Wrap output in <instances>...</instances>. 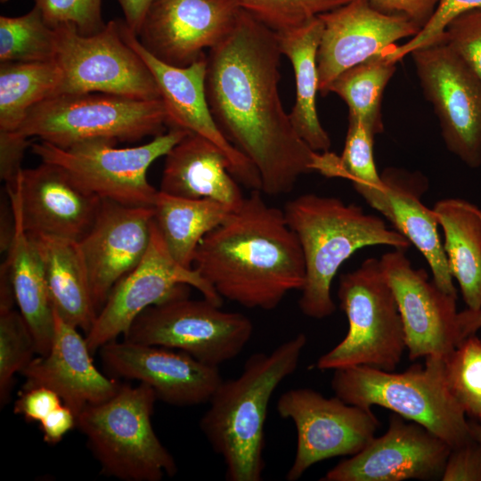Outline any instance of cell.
Listing matches in <instances>:
<instances>
[{"label":"cell","mask_w":481,"mask_h":481,"mask_svg":"<svg viewBox=\"0 0 481 481\" xmlns=\"http://www.w3.org/2000/svg\"><path fill=\"white\" fill-rule=\"evenodd\" d=\"M281 53L274 30L242 10L231 33L207 54L206 95L226 139L258 171L261 192H290L317 156L298 135L278 85Z\"/></svg>","instance_id":"cell-1"},{"label":"cell","mask_w":481,"mask_h":481,"mask_svg":"<svg viewBox=\"0 0 481 481\" xmlns=\"http://www.w3.org/2000/svg\"><path fill=\"white\" fill-rule=\"evenodd\" d=\"M253 190L200 242L193 268L222 298L273 310L305 282L303 251L283 210Z\"/></svg>","instance_id":"cell-2"},{"label":"cell","mask_w":481,"mask_h":481,"mask_svg":"<svg viewBox=\"0 0 481 481\" xmlns=\"http://www.w3.org/2000/svg\"><path fill=\"white\" fill-rule=\"evenodd\" d=\"M306 342V336L299 333L269 354H252L241 373L223 379L210 398L200 428L222 457L228 480H262L269 402L280 384L297 370Z\"/></svg>","instance_id":"cell-3"},{"label":"cell","mask_w":481,"mask_h":481,"mask_svg":"<svg viewBox=\"0 0 481 481\" xmlns=\"http://www.w3.org/2000/svg\"><path fill=\"white\" fill-rule=\"evenodd\" d=\"M283 212L303 251L306 276L298 306L311 318L323 319L335 312L332 280L356 250L372 245L405 250L411 244L381 218L336 197L303 194L287 202Z\"/></svg>","instance_id":"cell-4"},{"label":"cell","mask_w":481,"mask_h":481,"mask_svg":"<svg viewBox=\"0 0 481 481\" xmlns=\"http://www.w3.org/2000/svg\"><path fill=\"white\" fill-rule=\"evenodd\" d=\"M157 401L149 386L122 382L112 397L77 415L76 428L103 475L122 481H160L177 473L175 458L151 423Z\"/></svg>","instance_id":"cell-5"},{"label":"cell","mask_w":481,"mask_h":481,"mask_svg":"<svg viewBox=\"0 0 481 481\" xmlns=\"http://www.w3.org/2000/svg\"><path fill=\"white\" fill-rule=\"evenodd\" d=\"M331 388L346 404L391 410L440 437L451 448L473 437L465 413L448 390L444 359L428 356L399 373L368 365L333 370Z\"/></svg>","instance_id":"cell-6"},{"label":"cell","mask_w":481,"mask_h":481,"mask_svg":"<svg viewBox=\"0 0 481 481\" xmlns=\"http://www.w3.org/2000/svg\"><path fill=\"white\" fill-rule=\"evenodd\" d=\"M338 298L348 331L316 363L321 371L368 365L393 371L406 347L402 318L380 259L367 258L340 275Z\"/></svg>","instance_id":"cell-7"},{"label":"cell","mask_w":481,"mask_h":481,"mask_svg":"<svg viewBox=\"0 0 481 481\" xmlns=\"http://www.w3.org/2000/svg\"><path fill=\"white\" fill-rule=\"evenodd\" d=\"M166 125L161 99L84 93L58 94L38 103L17 132L66 148L93 139L134 143L163 134Z\"/></svg>","instance_id":"cell-8"},{"label":"cell","mask_w":481,"mask_h":481,"mask_svg":"<svg viewBox=\"0 0 481 481\" xmlns=\"http://www.w3.org/2000/svg\"><path fill=\"white\" fill-rule=\"evenodd\" d=\"M188 133L170 127L146 143L127 148H118V143L109 139L83 141L66 148L40 140L30 148L41 162L61 167L77 185L102 200L153 207L159 191L148 181V169Z\"/></svg>","instance_id":"cell-9"},{"label":"cell","mask_w":481,"mask_h":481,"mask_svg":"<svg viewBox=\"0 0 481 481\" xmlns=\"http://www.w3.org/2000/svg\"><path fill=\"white\" fill-rule=\"evenodd\" d=\"M252 333L246 315L221 310L204 298L192 299L185 289L143 310L123 336L126 341L183 351L219 367L242 352Z\"/></svg>","instance_id":"cell-10"},{"label":"cell","mask_w":481,"mask_h":481,"mask_svg":"<svg viewBox=\"0 0 481 481\" xmlns=\"http://www.w3.org/2000/svg\"><path fill=\"white\" fill-rule=\"evenodd\" d=\"M55 61L61 71L56 95L102 93L137 100H158L154 77L141 57L126 44L121 20L108 21L92 35L71 24L54 28Z\"/></svg>","instance_id":"cell-11"},{"label":"cell","mask_w":481,"mask_h":481,"mask_svg":"<svg viewBox=\"0 0 481 481\" xmlns=\"http://www.w3.org/2000/svg\"><path fill=\"white\" fill-rule=\"evenodd\" d=\"M277 412L297 431L294 461L286 480L297 481L314 464L338 456H352L375 437L379 421L371 408L325 397L310 388H292L278 399Z\"/></svg>","instance_id":"cell-12"},{"label":"cell","mask_w":481,"mask_h":481,"mask_svg":"<svg viewBox=\"0 0 481 481\" xmlns=\"http://www.w3.org/2000/svg\"><path fill=\"white\" fill-rule=\"evenodd\" d=\"M187 286L221 306L223 298L200 273L193 267L183 266L171 257L153 218L151 242L143 258L115 284L85 336L92 355L124 335L143 310Z\"/></svg>","instance_id":"cell-13"},{"label":"cell","mask_w":481,"mask_h":481,"mask_svg":"<svg viewBox=\"0 0 481 481\" xmlns=\"http://www.w3.org/2000/svg\"><path fill=\"white\" fill-rule=\"evenodd\" d=\"M410 54L446 148L469 167H479L481 81L444 37Z\"/></svg>","instance_id":"cell-14"},{"label":"cell","mask_w":481,"mask_h":481,"mask_svg":"<svg viewBox=\"0 0 481 481\" xmlns=\"http://www.w3.org/2000/svg\"><path fill=\"white\" fill-rule=\"evenodd\" d=\"M380 263L398 306L409 358L445 359L461 341L457 296L439 289L424 269L414 268L403 249L383 254Z\"/></svg>","instance_id":"cell-15"},{"label":"cell","mask_w":481,"mask_h":481,"mask_svg":"<svg viewBox=\"0 0 481 481\" xmlns=\"http://www.w3.org/2000/svg\"><path fill=\"white\" fill-rule=\"evenodd\" d=\"M242 10L238 0H153L137 37L161 61L187 67L231 33Z\"/></svg>","instance_id":"cell-16"},{"label":"cell","mask_w":481,"mask_h":481,"mask_svg":"<svg viewBox=\"0 0 481 481\" xmlns=\"http://www.w3.org/2000/svg\"><path fill=\"white\" fill-rule=\"evenodd\" d=\"M126 44L141 57L155 79L167 114V126L200 135L216 144L227 157L231 173L240 183L261 190L258 171L251 161L223 135L206 95L207 54L187 67L165 63L140 43L137 36L121 20Z\"/></svg>","instance_id":"cell-17"},{"label":"cell","mask_w":481,"mask_h":481,"mask_svg":"<svg viewBox=\"0 0 481 481\" xmlns=\"http://www.w3.org/2000/svg\"><path fill=\"white\" fill-rule=\"evenodd\" d=\"M99 353L104 369L113 378L143 383L152 388L158 400L173 406L208 403L223 380L218 367L165 346L115 339L103 345Z\"/></svg>","instance_id":"cell-18"},{"label":"cell","mask_w":481,"mask_h":481,"mask_svg":"<svg viewBox=\"0 0 481 481\" xmlns=\"http://www.w3.org/2000/svg\"><path fill=\"white\" fill-rule=\"evenodd\" d=\"M323 30L317 51L319 93L330 94L333 80L344 70L386 53L395 42L421 29L403 14H388L369 0H351L318 15Z\"/></svg>","instance_id":"cell-19"},{"label":"cell","mask_w":481,"mask_h":481,"mask_svg":"<svg viewBox=\"0 0 481 481\" xmlns=\"http://www.w3.org/2000/svg\"><path fill=\"white\" fill-rule=\"evenodd\" d=\"M393 412L387 432L361 452L341 461L321 481L434 480L442 477L451 452L421 425Z\"/></svg>","instance_id":"cell-20"},{"label":"cell","mask_w":481,"mask_h":481,"mask_svg":"<svg viewBox=\"0 0 481 481\" xmlns=\"http://www.w3.org/2000/svg\"><path fill=\"white\" fill-rule=\"evenodd\" d=\"M6 192L26 232L77 241L92 228L102 204L61 167L46 162L23 168L15 187Z\"/></svg>","instance_id":"cell-21"},{"label":"cell","mask_w":481,"mask_h":481,"mask_svg":"<svg viewBox=\"0 0 481 481\" xmlns=\"http://www.w3.org/2000/svg\"><path fill=\"white\" fill-rule=\"evenodd\" d=\"M153 218V207L102 200L92 228L78 241L97 314L115 284L143 258L151 242Z\"/></svg>","instance_id":"cell-22"},{"label":"cell","mask_w":481,"mask_h":481,"mask_svg":"<svg viewBox=\"0 0 481 481\" xmlns=\"http://www.w3.org/2000/svg\"><path fill=\"white\" fill-rule=\"evenodd\" d=\"M53 312L50 350L35 356L20 372L26 379L22 388L45 387L53 390L77 416L86 406L112 397L122 382L105 376L95 367L86 337Z\"/></svg>","instance_id":"cell-23"},{"label":"cell","mask_w":481,"mask_h":481,"mask_svg":"<svg viewBox=\"0 0 481 481\" xmlns=\"http://www.w3.org/2000/svg\"><path fill=\"white\" fill-rule=\"evenodd\" d=\"M159 191L186 199L213 200L232 210L245 199L224 153L209 140L192 132L165 156Z\"/></svg>","instance_id":"cell-24"},{"label":"cell","mask_w":481,"mask_h":481,"mask_svg":"<svg viewBox=\"0 0 481 481\" xmlns=\"http://www.w3.org/2000/svg\"><path fill=\"white\" fill-rule=\"evenodd\" d=\"M381 178L387 192L384 216L424 256L436 285L444 292L457 296L438 236L436 216L420 201L428 188L426 177L419 172L389 167L383 171Z\"/></svg>","instance_id":"cell-25"},{"label":"cell","mask_w":481,"mask_h":481,"mask_svg":"<svg viewBox=\"0 0 481 481\" xmlns=\"http://www.w3.org/2000/svg\"><path fill=\"white\" fill-rule=\"evenodd\" d=\"M28 234L41 259L53 309L65 322L86 334L97 310L78 241L41 233Z\"/></svg>","instance_id":"cell-26"},{"label":"cell","mask_w":481,"mask_h":481,"mask_svg":"<svg viewBox=\"0 0 481 481\" xmlns=\"http://www.w3.org/2000/svg\"><path fill=\"white\" fill-rule=\"evenodd\" d=\"M322 30L323 23L316 16L298 27L276 32L281 53L291 62L295 77L296 100L289 118L298 135L316 152H326L330 147L315 104L319 92L316 58Z\"/></svg>","instance_id":"cell-27"},{"label":"cell","mask_w":481,"mask_h":481,"mask_svg":"<svg viewBox=\"0 0 481 481\" xmlns=\"http://www.w3.org/2000/svg\"><path fill=\"white\" fill-rule=\"evenodd\" d=\"M12 215L14 233L2 265L8 272L19 312L34 338L37 355H44L53 337V306L37 250L18 216Z\"/></svg>","instance_id":"cell-28"},{"label":"cell","mask_w":481,"mask_h":481,"mask_svg":"<svg viewBox=\"0 0 481 481\" xmlns=\"http://www.w3.org/2000/svg\"><path fill=\"white\" fill-rule=\"evenodd\" d=\"M442 226L444 250L468 308H481V208L461 199H444L433 208Z\"/></svg>","instance_id":"cell-29"},{"label":"cell","mask_w":481,"mask_h":481,"mask_svg":"<svg viewBox=\"0 0 481 481\" xmlns=\"http://www.w3.org/2000/svg\"><path fill=\"white\" fill-rule=\"evenodd\" d=\"M154 222L171 257L192 268L201 240L232 211L228 206L207 199H186L159 191Z\"/></svg>","instance_id":"cell-30"},{"label":"cell","mask_w":481,"mask_h":481,"mask_svg":"<svg viewBox=\"0 0 481 481\" xmlns=\"http://www.w3.org/2000/svg\"><path fill=\"white\" fill-rule=\"evenodd\" d=\"M61 82L55 60L0 62V131L19 130L31 109L56 95Z\"/></svg>","instance_id":"cell-31"},{"label":"cell","mask_w":481,"mask_h":481,"mask_svg":"<svg viewBox=\"0 0 481 481\" xmlns=\"http://www.w3.org/2000/svg\"><path fill=\"white\" fill-rule=\"evenodd\" d=\"M374 136L358 118L348 116V127L341 156L329 151L317 153L314 169L327 177L349 179L366 202L384 215L387 192L373 159Z\"/></svg>","instance_id":"cell-32"},{"label":"cell","mask_w":481,"mask_h":481,"mask_svg":"<svg viewBox=\"0 0 481 481\" xmlns=\"http://www.w3.org/2000/svg\"><path fill=\"white\" fill-rule=\"evenodd\" d=\"M396 69V62L385 53L374 55L340 73L331 83L335 93L348 106L349 117L358 118L375 135L383 132L381 101Z\"/></svg>","instance_id":"cell-33"},{"label":"cell","mask_w":481,"mask_h":481,"mask_svg":"<svg viewBox=\"0 0 481 481\" xmlns=\"http://www.w3.org/2000/svg\"><path fill=\"white\" fill-rule=\"evenodd\" d=\"M56 49L55 29L37 5L20 16H0V62L53 61Z\"/></svg>","instance_id":"cell-34"},{"label":"cell","mask_w":481,"mask_h":481,"mask_svg":"<svg viewBox=\"0 0 481 481\" xmlns=\"http://www.w3.org/2000/svg\"><path fill=\"white\" fill-rule=\"evenodd\" d=\"M444 374L464 413L481 422V339L476 334L463 338L444 359Z\"/></svg>","instance_id":"cell-35"},{"label":"cell","mask_w":481,"mask_h":481,"mask_svg":"<svg viewBox=\"0 0 481 481\" xmlns=\"http://www.w3.org/2000/svg\"><path fill=\"white\" fill-rule=\"evenodd\" d=\"M37 354L32 334L20 313L0 307V406L8 403L14 376Z\"/></svg>","instance_id":"cell-36"},{"label":"cell","mask_w":481,"mask_h":481,"mask_svg":"<svg viewBox=\"0 0 481 481\" xmlns=\"http://www.w3.org/2000/svg\"><path fill=\"white\" fill-rule=\"evenodd\" d=\"M351 0H238L240 7L275 32L298 27Z\"/></svg>","instance_id":"cell-37"},{"label":"cell","mask_w":481,"mask_h":481,"mask_svg":"<svg viewBox=\"0 0 481 481\" xmlns=\"http://www.w3.org/2000/svg\"><path fill=\"white\" fill-rule=\"evenodd\" d=\"M102 0H35L45 21L53 28L74 25L79 33L92 35L103 29Z\"/></svg>","instance_id":"cell-38"},{"label":"cell","mask_w":481,"mask_h":481,"mask_svg":"<svg viewBox=\"0 0 481 481\" xmlns=\"http://www.w3.org/2000/svg\"><path fill=\"white\" fill-rule=\"evenodd\" d=\"M477 8H481V0H438L436 11L419 33L402 45L391 46L386 52V57L397 63L412 51L439 42L446 26L455 17Z\"/></svg>","instance_id":"cell-39"},{"label":"cell","mask_w":481,"mask_h":481,"mask_svg":"<svg viewBox=\"0 0 481 481\" xmlns=\"http://www.w3.org/2000/svg\"><path fill=\"white\" fill-rule=\"evenodd\" d=\"M443 37L481 81V8L455 17Z\"/></svg>","instance_id":"cell-40"},{"label":"cell","mask_w":481,"mask_h":481,"mask_svg":"<svg viewBox=\"0 0 481 481\" xmlns=\"http://www.w3.org/2000/svg\"><path fill=\"white\" fill-rule=\"evenodd\" d=\"M443 481H481V444L474 438L451 448Z\"/></svg>","instance_id":"cell-41"},{"label":"cell","mask_w":481,"mask_h":481,"mask_svg":"<svg viewBox=\"0 0 481 481\" xmlns=\"http://www.w3.org/2000/svg\"><path fill=\"white\" fill-rule=\"evenodd\" d=\"M30 138L17 131H0V176L6 189L15 187L21 174L25 151L31 146Z\"/></svg>","instance_id":"cell-42"},{"label":"cell","mask_w":481,"mask_h":481,"mask_svg":"<svg viewBox=\"0 0 481 481\" xmlns=\"http://www.w3.org/2000/svg\"><path fill=\"white\" fill-rule=\"evenodd\" d=\"M62 404L59 395L48 387L22 388L14 403L13 412L28 422H40Z\"/></svg>","instance_id":"cell-43"},{"label":"cell","mask_w":481,"mask_h":481,"mask_svg":"<svg viewBox=\"0 0 481 481\" xmlns=\"http://www.w3.org/2000/svg\"><path fill=\"white\" fill-rule=\"evenodd\" d=\"M377 10L388 14H403L421 28L429 20L438 0H369Z\"/></svg>","instance_id":"cell-44"},{"label":"cell","mask_w":481,"mask_h":481,"mask_svg":"<svg viewBox=\"0 0 481 481\" xmlns=\"http://www.w3.org/2000/svg\"><path fill=\"white\" fill-rule=\"evenodd\" d=\"M39 423L45 442L49 444H56L73 428H76L77 416L69 407L62 404Z\"/></svg>","instance_id":"cell-45"},{"label":"cell","mask_w":481,"mask_h":481,"mask_svg":"<svg viewBox=\"0 0 481 481\" xmlns=\"http://www.w3.org/2000/svg\"><path fill=\"white\" fill-rule=\"evenodd\" d=\"M124 14V21L136 36L144 15L153 0H117Z\"/></svg>","instance_id":"cell-46"},{"label":"cell","mask_w":481,"mask_h":481,"mask_svg":"<svg viewBox=\"0 0 481 481\" xmlns=\"http://www.w3.org/2000/svg\"><path fill=\"white\" fill-rule=\"evenodd\" d=\"M458 326L461 340L476 334L481 328V308L477 310L468 308L458 313Z\"/></svg>","instance_id":"cell-47"},{"label":"cell","mask_w":481,"mask_h":481,"mask_svg":"<svg viewBox=\"0 0 481 481\" xmlns=\"http://www.w3.org/2000/svg\"><path fill=\"white\" fill-rule=\"evenodd\" d=\"M469 424L471 436L481 444V422L470 420Z\"/></svg>","instance_id":"cell-48"},{"label":"cell","mask_w":481,"mask_h":481,"mask_svg":"<svg viewBox=\"0 0 481 481\" xmlns=\"http://www.w3.org/2000/svg\"><path fill=\"white\" fill-rule=\"evenodd\" d=\"M8 1H9V0H0V2H1L2 4H5V3H7Z\"/></svg>","instance_id":"cell-49"}]
</instances>
